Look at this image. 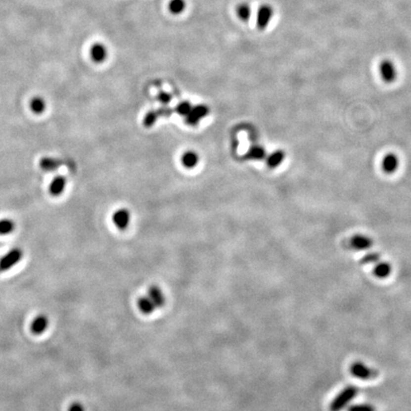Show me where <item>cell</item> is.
<instances>
[{
  "label": "cell",
  "mask_w": 411,
  "mask_h": 411,
  "mask_svg": "<svg viewBox=\"0 0 411 411\" xmlns=\"http://www.w3.org/2000/svg\"><path fill=\"white\" fill-rule=\"evenodd\" d=\"M359 387L355 386H346L330 404V411H342L347 408L349 403L357 396Z\"/></svg>",
  "instance_id": "obj_1"
},
{
  "label": "cell",
  "mask_w": 411,
  "mask_h": 411,
  "mask_svg": "<svg viewBox=\"0 0 411 411\" xmlns=\"http://www.w3.org/2000/svg\"><path fill=\"white\" fill-rule=\"evenodd\" d=\"M23 257V251L19 248H14L8 251L3 257L0 258V273L11 270L15 265L21 261Z\"/></svg>",
  "instance_id": "obj_2"
},
{
  "label": "cell",
  "mask_w": 411,
  "mask_h": 411,
  "mask_svg": "<svg viewBox=\"0 0 411 411\" xmlns=\"http://www.w3.org/2000/svg\"><path fill=\"white\" fill-rule=\"evenodd\" d=\"M350 373L354 377L361 380H371L377 377V371L373 368H370L362 362H354L350 365Z\"/></svg>",
  "instance_id": "obj_3"
},
{
  "label": "cell",
  "mask_w": 411,
  "mask_h": 411,
  "mask_svg": "<svg viewBox=\"0 0 411 411\" xmlns=\"http://www.w3.org/2000/svg\"><path fill=\"white\" fill-rule=\"evenodd\" d=\"M274 16V9L269 4H264L260 6L257 16H256V25L259 30H265L270 25V22L272 21Z\"/></svg>",
  "instance_id": "obj_4"
},
{
  "label": "cell",
  "mask_w": 411,
  "mask_h": 411,
  "mask_svg": "<svg viewBox=\"0 0 411 411\" xmlns=\"http://www.w3.org/2000/svg\"><path fill=\"white\" fill-rule=\"evenodd\" d=\"M379 71L382 79L386 83H392L397 78L396 67L390 60L385 59L380 63Z\"/></svg>",
  "instance_id": "obj_5"
},
{
  "label": "cell",
  "mask_w": 411,
  "mask_h": 411,
  "mask_svg": "<svg viewBox=\"0 0 411 411\" xmlns=\"http://www.w3.org/2000/svg\"><path fill=\"white\" fill-rule=\"evenodd\" d=\"M373 241L370 237L364 234H355L349 240V246L355 250H365L371 248Z\"/></svg>",
  "instance_id": "obj_6"
},
{
  "label": "cell",
  "mask_w": 411,
  "mask_h": 411,
  "mask_svg": "<svg viewBox=\"0 0 411 411\" xmlns=\"http://www.w3.org/2000/svg\"><path fill=\"white\" fill-rule=\"evenodd\" d=\"M49 326V319L46 315H38L31 324V331L36 335L43 334Z\"/></svg>",
  "instance_id": "obj_7"
},
{
  "label": "cell",
  "mask_w": 411,
  "mask_h": 411,
  "mask_svg": "<svg viewBox=\"0 0 411 411\" xmlns=\"http://www.w3.org/2000/svg\"><path fill=\"white\" fill-rule=\"evenodd\" d=\"M147 295L149 296L152 303L154 304L156 310L161 309L166 304V296L162 291V289L157 286H151L148 290Z\"/></svg>",
  "instance_id": "obj_8"
},
{
  "label": "cell",
  "mask_w": 411,
  "mask_h": 411,
  "mask_svg": "<svg viewBox=\"0 0 411 411\" xmlns=\"http://www.w3.org/2000/svg\"><path fill=\"white\" fill-rule=\"evenodd\" d=\"M131 220L130 212L125 209H119L113 213L112 222L119 229H125Z\"/></svg>",
  "instance_id": "obj_9"
},
{
  "label": "cell",
  "mask_w": 411,
  "mask_h": 411,
  "mask_svg": "<svg viewBox=\"0 0 411 411\" xmlns=\"http://www.w3.org/2000/svg\"><path fill=\"white\" fill-rule=\"evenodd\" d=\"M399 163L398 156L395 153H387L383 158L382 169L386 174H393L398 170Z\"/></svg>",
  "instance_id": "obj_10"
},
{
  "label": "cell",
  "mask_w": 411,
  "mask_h": 411,
  "mask_svg": "<svg viewBox=\"0 0 411 411\" xmlns=\"http://www.w3.org/2000/svg\"><path fill=\"white\" fill-rule=\"evenodd\" d=\"M91 59L95 63H102L108 56V50L102 43H94L90 50Z\"/></svg>",
  "instance_id": "obj_11"
},
{
  "label": "cell",
  "mask_w": 411,
  "mask_h": 411,
  "mask_svg": "<svg viewBox=\"0 0 411 411\" xmlns=\"http://www.w3.org/2000/svg\"><path fill=\"white\" fill-rule=\"evenodd\" d=\"M208 113V108L206 106H196L194 108H191L190 112L187 115V122L188 124H196L200 119L204 116H206Z\"/></svg>",
  "instance_id": "obj_12"
},
{
  "label": "cell",
  "mask_w": 411,
  "mask_h": 411,
  "mask_svg": "<svg viewBox=\"0 0 411 411\" xmlns=\"http://www.w3.org/2000/svg\"><path fill=\"white\" fill-rule=\"evenodd\" d=\"M137 308L139 312L145 315H150L156 310L154 304L149 298L148 295L141 296L139 299L137 300Z\"/></svg>",
  "instance_id": "obj_13"
},
{
  "label": "cell",
  "mask_w": 411,
  "mask_h": 411,
  "mask_svg": "<svg viewBox=\"0 0 411 411\" xmlns=\"http://www.w3.org/2000/svg\"><path fill=\"white\" fill-rule=\"evenodd\" d=\"M285 157H286V153H285L284 150H275L273 153H271L268 156V158H267L268 166L271 169H275V168H277L278 166H280L282 163L284 162Z\"/></svg>",
  "instance_id": "obj_14"
},
{
  "label": "cell",
  "mask_w": 411,
  "mask_h": 411,
  "mask_svg": "<svg viewBox=\"0 0 411 411\" xmlns=\"http://www.w3.org/2000/svg\"><path fill=\"white\" fill-rule=\"evenodd\" d=\"M392 271V267L387 262H380L378 263L373 269L374 276L380 279H384L388 277Z\"/></svg>",
  "instance_id": "obj_15"
},
{
  "label": "cell",
  "mask_w": 411,
  "mask_h": 411,
  "mask_svg": "<svg viewBox=\"0 0 411 411\" xmlns=\"http://www.w3.org/2000/svg\"><path fill=\"white\" fill-rule=\"evenodd\" d=\"M66 186V179L63 176H57L55 177L52 182L50 183V194L57 196L61 194Z\"/></svg>",
  "instance_id": "obj_16"
},
{
  "label": "cell",
  "mask_w": 411,
  "mask_h": 411,
  "mask_svg": "<svg viewBox=\"0 0 411 411\" xmlns=\"http://www.w3.org/2000/svg\"><path fill=\"white\" fill-rule=\"evenodd\" d=\"M198 161L199 157L194 151H186L182 155V164L187 169H192L193 167H195Z\"/></svg>",
  "instance_id": "obj_17"
},
{
  "label": "cell",
  "mask_w": 411,
  "mask_h": 411,
  "mask_svg": "<svg viewBox=\"0 0 411 411\" xmlns=\"http://www.w3.org/2000/svg\"><path fill=\"white\" fill-rule=\"evenodd\" d=\"M186 9V1L185 0H171L169 3V10L174 14H180L183 13Z\"/></svg>",
  "instance_id": "obj_18"
},
{
  "label": "cell",
  "mask_w": 411,
  "mask_h": 411,
  "mask_svg": "<svg viewBox=\"0 0 411 411\" xmlns=\"http://www.w3.org/2000/svg\"><path fill=\"white\" fill-rule=\"evenodd\" d=\"M237 14H238V17L242 21H244V22L249 21L250 15H251V9H250L249 4L248 3L240 4L237 7Z\"/></svg>",
  "instance_id": "obj_19"
},
{
  "label": "cell",
  "mask_w": 411,
  "mask_h": 411,
  "mask_svg": "<svg viewBox=\"0 0 411 411\" xmlns=\"http://www.w3.org/2000/svg\"><path fill=\"white\" fill-rule=\"evenodd\" d=\"M248 157L252 160H261L266 156V150L261 146H253L248 151Z\"/></svg>",
  "instance_id": "obj_20"
},
{
  "label": "cell",
  "mask_w": 411,
  "mask_h": 411,
  "mask_svg": "<svg viewBox=\"0 0 411 411\" xmlns=\"http://www.w3.org/2000/svg\"><path fill=\"white\" fill-rule=\"evenodd\" d=\"M31 109L35 113H42L46 109V103L41 97H34L30 103Z\"/></svg>",
  "instance_id": "obj_21"
},
{
  "label": "cell",
  "mask_w": 411,
  "mask_h": 411,
  "mask_svg": "<svg viewBox=\"0 0 411 411\" xmlns=\"http://www.w3.org/2000/svg\"><path fill=\"white\" fill-rule=\"evenodd\" d=\"M60 162L56 159H52V158H42L40 161V167L42 170L44 171H53L56 170L58 168Z\"/></svg>",
  "instance_id": "obj_22"
},
{
  "label": "cell",
  "mask_w": 411,
  "mask_h": 411,
  "mask_svg": "<svg viewBox=\"0 0 411 411\" xmlns=\"http://www.w3.org/2000/svg\"><path fill=\"white\" fill-rule=\"evenodd\" d=\"M14 229V223L10 219L0 220V235L11 233Z\"/></svg>",
  "instance_id": "obj_23"
},
{
  "label": "cell",
  "mask_w": 411,
  "mask_h": 411,
  "mask_svg": "<svg viewBox=\"0 0 411 411\" xmlns=\"http://www.w3.org/2000/svg\"><path fill=\"white\" fill-rule=\"evenodd\" d=\"M379 260H380V255L377 252H371V253H367L366 255H365L362 258L361 263L364 265H366V264L377 263Z\"/></svg>",
  "instance_id": "obj_24"
},
{
  "label": "cell",
  "mask_w": 411,
  "mask_h": 411,
  "mask_svg": "<svg viewBox=\"0 0 411 411\" xmlns=\"http://www.w3.org/2000/svg\"><path fill=\"white\" fill-rule=\"evenodd\" d=\"M348 411H375L373 406L369 404H359L350 406Z\"/></svg>",
  "instance_id": "obj_25"
},
{
  "label": "cell",
  "mask_w": 411,
  "mask_h": 411,
  "mask_svg": "<svg viewBox=\"0 0 411 411\" xmlns=\"http://www.w3.org/2000/svg\"><path fill=\"white\" fill-rule=\"evenodd\" d=\"M191 105L188 103V102H182V103H180L178 106H177V108H176V111L177 112L180 114V115H185V116H187V114L189 113L190 112V110H191Z\"/></svg>",
  "instance_id": "obj_26"
},
{
  "label": "cell",
  "mask_w": 411,
  "mask_h": 411,
  "mask_svg": "<svg viewBox=\"0 0 411 411\" xmlns=\"http://www.w3.org/2000/svg\"><path fill=\"white\" fill-rule=\"evenodd\" d=\"M157 117V113L154 112H150L146 115L145 119H144V124L146 125L147 127H150L151 125L154 124L155 120Z\"/></svg>",
  "instance_id": "obj_27"
},
{
  "label": "cell",
  "mask_w": 411,
  "mask_h": 411,
  "mask_svg": "<svg viewBox=\"0 0 411 411\" xmlns=\"http://www.w3.org/2000/svg\"><path fill=\"white\" fill-rule=\"evenodd\" d=\"M69 411H85V408H84V406L81 404V403H79V402H75V403H73L71 406H70V408H69Z\"/></svg>",
  "instance_id": "obj_28"
},
{
  "label": "cell",
  "mask_w": 411,
  "mask_h": 411,
  "mask_svg": "<svg viewBox=\"0 0 411 411\" xmlns=\"http://www.w3.org/2000/svg\"><path fill=\"white\" fill-rule=\"evenodd\" d=\"M158 98L159 100L164 103V104H167V103H169L171 99H172V96L169 94V93H167V92H161L160 94H159V96H158Z\"/></svg>",
  "instance_id": "obj_29"
}]
</instances>
